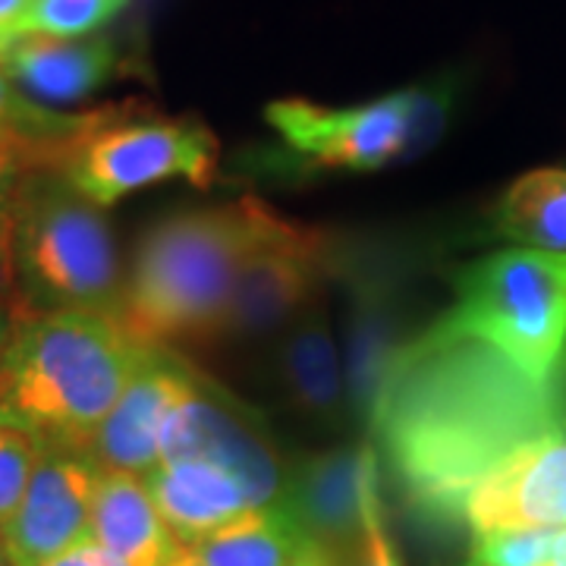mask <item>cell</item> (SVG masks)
<instances>
[{
    "label": "cell",
    "mask_w": 566,
    "mask_h": 566,
    "mask_svg": "<svg viewBox=\"0 0 566 566\" xmlns=\"http://www.w3.org/2000/svg\"><path fill=\"white\" fill-rule=\"evenodd\" d=\"M365 416L409 506L453 526L491 472L566 438V356L535 378L441 315L397 346Z\"/></svg>",
    "instance_id": "6da1fadb"
},
{
    "label": "cell",
    "mask_w": 566,
    "mask_h": 566,
    "mask_svg": "<svg viewBox=\"0 0 566 566\" xmlns=\"http://www.w3.org/2000/svg\"><path fill=\"white\" fill-rule=\"evenodd\" d=\"M277 218L259 199H240L155 223L123 283L117 324L145 346L218 349L237 277Z\"/></svg>",
    "instance_id": "7a4b0ae2"
},
{
    "label": "cell",
    "mask_w": 566,
    "mask_h": 566,
    "mask_svg": "<svg viewBox=\"0 0 566 566\" xmlns=\"http://www.w3.org/2000/svg\"><path fill=\"white\" fill-rule=\"evenodd\" d=\"M148 346L92 312H17L0 365V422L39 444L88 447Z\"/></svg>",
    "instance_id": "3957f363"
},
{
    "label": "cell",
    "mask_w": 566,
    "mask_h": 566,
    "mask_svg": "<svg viewBox=\"0 0 566 566\" xmlns=\"http://www.w3.org/2000/svg\"><path fill=\"white\" fill-rule=\"evenodd\" d=\"M17 312H92L120 318V255L102 208L80 196L57 167L25 182L10 214Z\"/></svg>",
    "instance_id": "277c9868"
},
{
    "label": "cell",
    "mask_w": 566,
    "mask_h": 566,
    "mask_svg": "<svg viewBox=\"0 0 566 566\" xmlns=\"http://www.w3.org/2000/svg\"><path fill=\"white\" fill-rule=\"evenodd\" d=\"M444 318L547 378L566 356V252L513 245L469 262Z\"/></svg>",
    "instance_id": "5b68a950"
},
{
    "label": "cell",
    "mask_w": 566,
    "mask_h": 566,
    "mask_svg": "<svg viewBox=\"0 0 566 566\" xmlns=\"http://www.w3.org/2000/svg\"><path fill=\"white\" fill-rule=\"evenodd\" d=\"M218 155L221 148L211 129L192 117L104 107L98 120L66 145L57 170L80 196L107 208L136 189L174 177L208 186Z\"/></svg>",
    "instance_id": "8992f818"
},
{
    "label": "cell",
    "mask_w": 566,
    "mask_h": 566,
    "mask_svg": "<svg viewBox=\"0 0 566 566\" xmlns=\"http://www.w3.org/2000/svg\"><path fill=\"white\" fill-rule=\"evenodd\" d=\"M444 92H394L356 107H324L305 98L271 102L264 117L290 151L331 170H375L397 161L441 133L447 114Z\"/></svg>",
    "instance_id": "52a82bcc"
},
{
    "label": "cell",
    "mask_w": 566,
    "mask_h": 566,
    "mask_svg": "<svg viewBox=\"0 0 566 566\" xmlns=\"http://www.w3.org/2000/svg\"><path fill=\"white\" fill-rule=\"evenodd\" d=\"M334 243L318 227L277 218L237 277L218 349L277 334L322 296L334 268Z\"/></svg>",
    "instance_id": "ba28073f"
},
{
    "label": "cell",
    "mask_w": 566,
    "mask_h": 566,
    "mask_svg": "<svg viewBox=\"0 0 566 566\" xmlns=\"http://www.w3.org/2000/svg\"><path fill=\"white\" fill-rule=\"evenodd\" d=\"M180 457H202L233 472L252 506L281 501L286 485V472L268 431L255 424L243 403L230 400L227 390L199 378V371L161 438V463Z\"/></svg>",
    "instance_id": "9c48e42d"
},
{
    "label": "cell",
    "mask_w": 566,
    "mask_h": 566,
    "mask_svg": "<svg viewBox=\"0 0 566 566\" xmlns=\"http://www.w3.org/2000/svg\"><path fill=\"white\" fill-rule=\"evenodd\" d=\"M102 465L76 444H39V460L3 535L17 566H44L92 538Z\"/></svg>",
    "instance_id": "30bf717a"
},
{
    "label": "cell",
    "mask_w": 566,
    "mask_h": 566,
    "mask_svg": "<svg viewBox=\"0 0 566 566\" xmlns=\"http://www.w3.org/2000/svg\"><path fill=\"white\" fill-rule=\"evenodd\" d=\"M196 378V365L174 349L148 346L139 371L88 441V453L107 472L148 475L161 465V438L174 409Z\"/></svg>",
    "instance_id": "8fae6325"
},
{
    "label": "cell",
    "mask_w": 566,
    "mask_h": 566,
    "mask_svg": "<svg viewBox=\"0 0 566 566\" xmlns=\"http://www.w3.org/2000/svg\"><path fill=\"white\" fill-rule=\"evenodd\" d=\"M475 535L497 528H566V438L526 447L465 501Z\"/></svg>",
    "instance_id": "7c38bea8"
},
{
    "label": "cell",
    "mask_w": 566,
    "mask_h": 566,
    "mask_svg": "<svg viewBox=\"0 0 566 566\" xmlns=\"http://www.w3.org/2000/svg\"><path fill=\"white\" fill-rule=\"evenodd\" d=\"M375 447H344L303 460L286 475L281 501L334 554L349 542L363 545V501L375 482Z\"/></svg>",
    "instance_id": "4fadbf2b"
},
{
    "label": "cell",
    "mask_w": 566,
    "mask_h": 566,
    "mask_svg": "<svg viewBox=\"0 0 566 566\" xmlns=\"http://www.w3.org/2000/svg\"><path fill=\"white\" fill-rule=\"evenodd\" d=\"M274 381L296 412L318 424H344L346 390L322 296L277 331Z\"/></svg>",
    "instance_id": "5bb4252c"
},
{
    "label": "cell",
    "mask_w": 566,
    "mask_h": 566,
    "mask_svg": "<svg viewBox=\"0 0 566 566\" xmlns=\"http://www.w3.org/2000/svg\"><path fill=\"white\" fill-rule=\"evenodd\" d=\"M7 76L29 98L44 104H73L88 98L120 70V48L111 39H41L20 35L3 54Z\"/></svg>",
    "instance_id": "9a60e30c"
},
{
    "label": "cell",
    "mask_w": 566,
    "mask_h": 566,
    "mask_svg": "<svg viewBox=\"0 0 566 566\" xmlns=\"http://www.w3.org/2000/svg\"><path fill=\"white\" fill-rule=\"evenodd\" d=\"M145 485L182 547L196 545L245 510H255L240 479L202 457L164 460L145 475Z\"/></svg>",
    "instance_id": "2e32d148"
},
{
    "label": "cell",
    "mask_w": 566,
    "mask_h": 566,
    "mask_svg": "<svg viewBox=\"0 0 566 566\" xmlns=\"http://www.w3.org/2000/svg\"><path fill=\"white\" fill-rule=\"evenodd\" d=\"M92 542L123 566H170L186 551L164 523L145 479L107 469L92 506Z\"/></svg>",
    "instance_id": "e0dca14e"
},
{
    "label": "cell",
    "mask_w": 566,
    "mask_h": 566,
    "mask_svg": "<svg viewBox=\"0 0 566 566\" xmlns=\"http://www.w3.org/2000/svg\"><path fill=\"white\" fill-rule=\"evenodd\" d=\"M308 538L300 516L274 501L208 532L186 554L192 566H290Z\"/></svg>",
    "instance_id": "ac0fdd59"
},
{
    "label": "cell",
    "mask_w": 566,
    "mask_h": 566,
    "mask_svg": "<svg viewBox=\"0 0 566 566\" xmlns=\"http://www.w3.org/2000/svg\"><path fill=\"white\" fill-rule=\"evenodd\" d=\"M494 233L526 249L566 252V167L523 174L501 196Z\"/></svg>",
    "instance_id": "d6986e66"
},
{
    "label": "cell",
    "mask_w": 566,
    "mask_h": 566,
    "mask_svg": "<svg viewBox=\"0 0 566 566\" xmlns=\"http://www.w3.org/2000/svg\"><path fill=\"white\" fill-rule=\"evenodd\" d=\"M98 120V111L88 114H63L48 104L29 98L17 82L7 76L0 63V136H17V139H32L41 145L63 148Z\"/></svg>",
    "instance_id": "ffe728a7"
},
{
    "label": "cell",
    "mask_w": 566,
    "mask_h": 566,
    "mask_svg": "<svg viewBox=\"0 0 566 566\" xmlns=\"http://www.w3.org/2000/svg\"><path fill=\"white\" fill-rule=\"evenodd\" d=\"M126 0H32L20 35L41 39H88L114 20Z\"/></svg>",
    "instance_id": "44dd1931"
},
{
    "label": "cell",
    "mask_w": 566,
    "mask_h": 566,
    "mask_svg": "<svg viewBox=\"0 0 566 566\" xmlns=\"http://www.w3.org/2000/svg\"><path fill=\"white\" fill-rule=\"evenodd\" d=\"M560 528L479 532L465 566H551Z\"/></svg>",
    "instance_id": "7402d4cb"
},
{
    "label": "cell",
    "mask_w": 566,
    "mask_h": 566,
    "mask_svg": "<svg viewBox=\"0 0 566 566\" xmlns=\"http://www.w3.org/2000/svg\"><path fill=\"white\" fill-rule=\"evenodd\" d=\"M61 158L63 148H54V145L0 136V218L13 214V205L22 196L25 182L39 170L61 167Z\"/></svg>",
    "instance_id": "603a6c76"
},
{
    "label": "cell",
    "mask_w": 566,
    "mask_h": 566,
    "mask_svg": "<svg viewBox=\"0 0 566 566\" xmlns=\"http://www.w3.org/2000/svg\"><path fill=\"white\" fill-rule=\"evenodd\" d=\"M39 460V441L17 424L0 422V526L17 513Z\"/></svg>",
    "instance_id": "cb8c5ba5"
},
{
    "label": "cell",
    "mask_w": 566,
    "mask_h": 566,
    "mask_svg": "<svg viewBox=\"0 0 566 566\" xmlns=\"http://www.w3.org/2000/svg\"><path fill=\"white\" fill-rule=\"evenodd\" d=\"M363 566H400V557L390 545V535H387L385 510H381V497H378V482L365 488L363 501Z\"/></svg>",
    "instance_id": "d4e9b609"
},
{
    "label": "cell",
    "mask_w": 566,
    "mask_h": 566,
    "mask_svg": "<svg viewBox=\"0 0 566 566\" xmlns=\"http://www.w3.org/2000/svg\"><path fill=\"white\" fill-rule=\"evenodd\" d=\"M44 566H111V560H107V554H104L102 547L95 545L92 538L88 542H82V545L70 547L66 554H61V557H54L51 564Z\"/></svg>",
    "instance_id": "484cf974"
},
{
    "label": "cell",
    "mask_w": 566,
    "mask_h": 566,
    "mask_svg": "<svg viewBox=\"0 0 566 566\" xmlns=\"http://www.w3.org/2000/svg\"><path fill=\"white\" fill-rule=\"evenodd\" d=\"M13 293V262H10V218H0V300Z\"/></svg>",
    "instance_id": "4316f807"
},
{
    "label": "cell",
    "mask_w": 566,
    "mask_h": 566,
    "mask_svg": "<svg viewBox=\"0 0 566 566\" xmlns=\"http://www.w3.org/2000/svg\"><path fill=\"white\" fill-rule=\"evenodd\" d=\"M29 10H32V0H0V29L20 35Z\"/></svg>",
    "instance_id": "83f0119b"
},
{
    "label": "cell",
    "mask_w": 566,
    "mask_h": 566,
    "mask_svg": "<svg viewBox=\"0 0 566 566\" xmlns=\"http://www.w3.org/2000/svg\"><path fill=\"white\" fill-rule=\"evenodd\" d=\"M290 566H337V554L331 547H324L322 542L308 538L303 551L290 560Z\"/></svg>",
    "instance_id": "f1b7e54d"
},
{
    "label": "cell",
    "mask_w": 566,
    "mask_h": 566,
    "mask_svg": "<svg viewBox=\"0 0 566 566\" xmlns=\"http://www.w3.org/2000/svg\"><path fill=\"white\" fill-rule=\"evenodd\" d=\"M13 324H17V308L7 300H0V365H3V353H7V344H10Z\"/></svg>",
    "instance_id": "f546056e"
},
{
    "label": "cell",
    "mask_w": 566,
    "mask_h": 566,
    "mask_svg": "<svg viewBox=\"0 0 566 566\" xmlns=\"http://www.w3.org/2000/svg\"><path fill=\"white\" fill-rule=\"evenodd\" d=\"M551 566H566V528L557 532V545H554V560Z\"/></svg>",
    "instance_id": "4dcf8cb0"
},
{
    "label": "cell",
    "mask_w": 566,
    "mask_h": 566,
    "mask_svg": "<svg viewBox=\"0 0 566 566\" xmlns=\"http://www.w3.org/2000/svg\"><path fill=\"white\" fill-rule=\"evenodd\" d=\"M0 566H17V560H13V551H10V545H7L3 526H0Z\"/></svg>",
    "instance_id": "1f68e13d"
},
{
    "label": "cell",
    "mask_w": 566,
    "mask_h": 566,
    "mask_svg": "<svg viewBox=\"0 0 566 566\" xmlns=\"http://www.w3.org/2000/svg\"><path fill=\"white\" fill-rule=\"evenodd\" d=\"M17 39H20V35H13V32H3V29H0V61H3V54L13 48V41Z\"/></svg>",
    "instance_id": "d6a6232c"
},
{
    "label": "cell",
    "mask_w": 566,
    "mask_h": 566,
    "mask_svg": "<svg viewBox=\"0 0 566 566\" xmlns=\"http://www.w3.org/2000/svg\"><path fill=\"white\" fill-rule=\"evenodd\" d=\"M170 566H192V560H189V554L182 551L180 557H177V560H174V564H170Z\"/></svg>",
    "instance_id": "836d02e7"
}]
</instances>
